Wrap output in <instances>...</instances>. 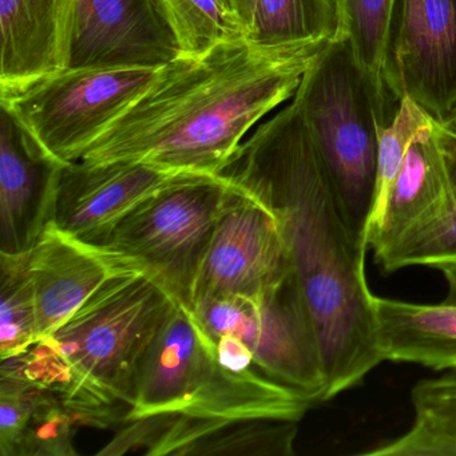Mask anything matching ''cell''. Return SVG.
I'll return each mask as SVG.
<instances>
[{"instance_id":"6da1fadb","label":"cell","mask_w":456,"mask_h":456,"mask_svg":"<svg viewBox=\"0 0 456 456\" xmlns=\"http://www.w3.org/2000/svg\"><path fill=\"white\" fill-rule=\"evenodd\" d=\"M221 177L276 217L324 360L328 400L359 386L381 360L368 247L290 100L245 138Z\"/></svg>"},{"instance_id":"7a4b0ae2","label":"cell","mask_w":456,"mask_h":456,"mask_svg":"<svg viewBox=\"0 0 456 456\" xmlns=\"http://www.w3.org/2000/svg\"><path fill=\"white\" fill-rule=\"evenodd\" d=\"M330 41L264 45L248 37L180 55L87 146L78 161H133L218 175L250 130L292 100Z\"/></svg>"},{"instance_id":"3957f363","label":"cell","mask_w":456,"mask_h":456,"mask_svg":"<svg viewBox=\"0 0 456 456\" xmlns=\"http://www.w3.org/2000/svg\"><path fill=\"white\" fill-rule=\"evenodd\" d=\"M177 301L137 268L106 280L68 320L0 370L52 391L77 424L124 423L141 367Z\"/></svg>"},{"instance_id":"277c9868","label":"cell","mask_w":456,"mask_h":456,"mask_svg":"<svg viewBox=\"0 0 456 456\" xmlns=\"http://www.w3.org/2000/svg\"><path fill=\"white\" fill-rule=\"evenodd\" d=\"M292 101L349 218L365 240L375 199L379 130L391 119L346 37L333 39L320 53Z\"/></svg>"},{"instance_id":"5b68a950","label":"cell","mask_w":456,"mask_h":456,"mask_svg":"<svg viewBox=\"0 0 456 456\" xmlns=\"http://www.w3.org/2000/svg\"><path fill=\"white\" fill-rule=\"evenodd\" d=\"M280 408L273 387L218 364L193 312L175 304L151 343L125 421L272 419Z\"/></svg>"},{"instance_id":"8992f818","label":"cell","mask_w":456,"mask_h":456,"mask_svg":"<svg viewBox=\"0 0 456 456\" xmlns=\"http://www.w3.org/2000/svg\"><path fill=\"white\" fill-rule=\"evenodd\" d=\"M226 191L228 181L221 175L186 173L86 242L145 272L191 311Z\"/></svg>"},{"instance_id":"52a82bcc","label":"cell","mask_w":456,"mask_h":456,"mask_svg":"<svg viewBox=\"0 0 456 456\" xmlns=\"http://www.w3.org/2000/svg\"><path fill=\"white\" fill-rule=\"evenodd\" d=\"M191 312L205 332L237 338L274 383L311 407L328 402L319 338L293 272L260 295L202 301Z\"/></svg>"},{"instance_id":"ba28073f","label":"cell","mask_w":456,"mask_h":456,"mask_svg":"<svg viewBox=\"0 0 456 456\" xmlns=\"http://www.w3.org/2000/svg\"><path fill=\"white\" fill-rule=\"evenodd\" d=\"M157 71L69 68L0 94V102L50 156L70 164L145 92Z\"/></svg>"},{"instance_id":"9c48e42d","label":"cell","mask_w":456,"mask_h":456,"mask_svg":"<svg viewBox=\"0 0 456 456\" xmlns=\"http://www.w3.org/2000/svg\"><path fill=\"white\" fill-rule=\"evenodd\" d=\"M292 272L276 217L252 194L228 183L191 309L215 298L260 295Z\"/></svg>"},{"instance_id":"30bf717a","label":"cell","mask_w":456,"mask_h":456,"mask_svg":"<svg viewBox=\"0 0 456 456\" xmlns=\"http://www.w3.org/2000/svg\"><path fill=\"white\" fill-rule=\"evenodd\" d=\"M388 82L397 100L447 118L456 106V0H396Z\"/></svg>"},{"instance_id":"8fae6325","label":"cell","mask_w":456,"mask_h":456,"mask_svg":"<svg viewBox=\"0 0 456 456\" xmlns=\"http://www.w3.org/2000/svg\"><path fill=\"white\" fill-rule=\"evenodd\" d=\"M180 55L162 0H78L70 68L159 69Z\"/></svg>"},{"instance_id":"7c38bea8","label":"cell","mask_w":456,"mask_h":456,"mask_svg":"<svg viewBox=\"0 0 456 456\" xmlns=\"http://www.w3.org/2000/svg\"><path fill=\"white\" fill-rule=\"evenodd\" d=\"M66 164L2 106L0 114V252H28L52 223Z\"/></svg>"},{"instance_id":"4fadbf2b","label":"cell","mask_w":456,"mask_h":456,"mask_svg":"<svg viewBox=\"0 0 456 456\" xmlns=\"http://www.w3.org/2000/svg\"><path fill=\"white\" fill-rule=\"evenodd\" d=\"M183 175L143 162H70L61 172L52 223L89 241L149 194Z\"/></svg>"},{"instance_id":"5bb4252c","label":"cell","mask_w":456,"mask_h":456,"mask_svg":"<svg viewBox=\"0 0 456 456\" xmlns=\"http://www.w3.org/2000/svg\"><path fill=\"white\" fill-rule=\"evenodd\" d=\"M26 255L41 338L57 330L106 280L134 268L101 248L65 233L53 223Z\"/></svg>"},{"instance_id":"9a60e30c","label":"cell","mask_w":456,"mask_h":456,"mask_svg":"<svg viewBox=\"0 0 456 456\" xmlns=\"http://www.w3.org/2000/svg\"><path fill=\"white\" fill-rule=\"evenodd\" d=\"M78 0H0V94L70 68Z\"/></svg>"},{"instance_id":"2e32d148","label":"cell","mask_w":456,"mask_h":456,"mask_svg":"<svg viewBox=\"0 0 456 456\" xmlns=\"http://www.w3.org/2000/svg\"><path fill=\"white\" fill-rule=\"evenodd\" d=\"M451 180L440 142V122L432 119L411 143L365 242L379 257L405 234L434 218L450 197Z\"/></svg>"},{"instance_id":"e0dca14e","label":"cell","mask_w":456,"mask_h":456,"mask_svg":"<svg viewBox=\"0 0 456 456\" xmlns=\"http://www.w3.org/2000/svg\"><path fill=\"white\" fill-rule=\"evenodd\" d=\"M447 296L419 304L373 296L376 341L383 362H410L434 370L456 368V261L439 264Z\"/></svg>"},{"instance_id":"ac0fdd59","label":"cell","mask_w":456,"mask_h":456,"mask_svg":"<svg viewBox=\"0 0 456 456\" xmlns=\"http://www.w3.org/2000/svg\"><path fill=\"white\" fill-rule=\"evenodd\" d=\"M410 428L362 452L365 456H456V368L419 380L411 389Z\"/></svg>"},{"instance_id":"d6986e66","label":"cell","mask_w":456,"mask_h":456,"mask_svg":"<svg viewBox=\"0 0 456 456\" xmlns=\"http://www.w3.org/2000/svg\"><path fill=\"white\" fill-rule=\"evenodd\" d=\"M336 2L354 60L372 82L381 106L392 121L402 102L395 97L388 82L389 36L396 0Z\"/></svg>"},{"instance_id":"ffe728a7","label":"cell","mask_w":456,"mask_h":456,"mask_svg":"<svg viewBox=\"0 0 456 456\" xmlns=\"http://www.w3.org/2000/svg\"><path fill=\"white\" fill-rule=\"evenodd\" d=\"M440 142L450 172V197L431 220L405 234L375 258L386 273L408 266H428L456 261V132L440 122Z\"/></svg>"},{"instance_id":"44dd1931","label":"cell","mask_w":456,"mask_h":456,"mask_svg":"<svg viewBox=\"0 0 456 456\" xmlns=\"http://www.w3.org/2000/svg\"><path fill=\"white\" fill-rule=\"evenodd\" d=\"M344 36L336 0H255L248 38L264 45L333 41Z\"/></svg>"},{"instance_id":"7402d4cb","label":"cell","mask_w":456,"mask_h":456,"mask_svg":"<svg viewBox=\"0 0 456 456\" xmlns=\"http://www.w3.org/2000/svg\"><path fill=\"white\" fill-rule=\"evenodd\" d=\"M39 338L28 255L0 252V359L23 354Z\"/></svg>"},{"instance_id":"603a6c76","label":"cell","mask_w":456,"mask_h":456,"mask_svg":"<svg viewBox=\"0 0 456 456\" xmlns=\"http://www.w3.org/2000/svg\"><path fill=\"white\" fill-rule=\"evenodd\" d=\"M183 55L208 52L221 42L247 37L234 0H162Z\"/></svg>"},{"instance_id":"cb8c5ba5","label":"cell","mask_w":456,"mask_h":456,"mask_svg":"<svg viewBox=\"0 0 456 456\" xmlns=\"http://www.w3.org/2000/svg\"><path fill=\"white\" fill-rule=\"evenodd\" d=\"M77 421L52 391L39 387L17 456H73Z\"/></svg>"},{"instance_id":"d4e9b609","label":"cell","mask_w":456,"mask_h":456,"mask_svg":"<svg viewBox=\"0 0 456 456\" xmlns=\"http://www.w3.org/2000/svg\"><path fill=\"white\" fill-rule=\"evenodd\" d=\"M236 4V12L244 26L245 31L249 34L250 26L253 20V7H255V0H234Z\"/></svg>"},{"instance_id":"484cf974","label":"cell","mask_w":456,"mask_h":456,"mask_svg":"<svg viewBox=\"0 0 456 456\" xmlns=\"http://www.w3.org/2000/svg\"><path fill=\"white\" fill-rule=\"evenodd\" d=\"M442 124L444 125L445 127H448V129L456 132V106L452 109V111L448 114L447 118H445Z\"/></svg>"}]
</instances>
